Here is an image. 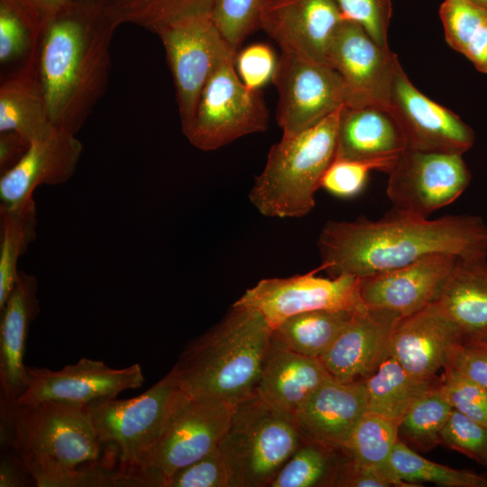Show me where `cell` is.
Returning a JSON list of instances; mask_svg holds the SVG:
<instances>
[{"instance_id":"36","label":"cell","mask_w":487,"mask_h":487,"mask_svg":"<svg viewBox=\"0 0 487 487\" xmlns=\"http://www.w3.org/2000/svg\"><path fill=\"white\" fill-rule=\"evenodd\" d=\"M453 408L439 387H433L406 413L399 424V435L421 451L441 443V432Z\"/></svg>"},{"instance_id":"29","label":"cell","mask_w":487,"mask_h":487,"mask_svg":"<svg viewBox=\"0 0 487 487\" xmlns=\"http://www.w3.org/2000/svg\"><path fill=\"white\" fill-rule=\"evenodd\" d=\"M357 312L319 309L294 315L271 330V341L295 353L320 358Z\"/></svg>"},{"instance_id":"12","label":"cell","mask_w":487,"mask_h":487,"mask_svg":"<svg viewBox=\"0 0 487 487\" xmlns=\"http://www.w3.org/2000/svg\"><path fill=\"white\" fill-rule=\"evenodd\" d=\"M320 271H324L322 265L305 274L262 280L234 304L258 311L271 330L287 318L303 312L359 311L365 308L359 295L357 277L322 278L317 275Z\"/></svg>"},{"instance_id":"41","label":"cell","mask_w":487,"mask_h":487,"mask_svg":"<svg viewBox=\"0 0 487 487\" xmlns=\"http://www.w3.org/2000/svg\"><path fill=\"white\" fill-rule=\"evenodd\" d=\"M439 389L452 408L487 426V389L451 367L444 369Z\"/></svg>"},{"instance_id":"39","label":"cell","mask_w":487,"mask_h":487,"mask_svg":"<svg viewBox=\"0 0 487 487\" xmlns=\"http://www.w3.org/2000/svg\"><path fill=\"white\" fill-rule=\"evenodd\" d=\"M400 155L374 160L335 158L322 178L320 188L337 197H354L362 191L371 171L388 173Z\"/></svg>"},{"instance_id":"27","label":"cell","mask_w":487,"mask_h":487,"mask_svg":"<svg viewBox=\"0 0 487 487\" xmlns=\"http://www.w3.org/2000/svg\"><path fill=\"white\" fill-rule=\"evenodd\" d=\"M487 257L457 258L436 301L465 341L487 335Z\"/></svg>"},{"instance_id":"6","label":"cell","mask_w":487,"mask_h":487,"mask_svg":"<svg viewBox=\"0 0 487 487\" xmlns=\"http://www.w3.org/2000/svg\"><path fill=\"white\" fill-rule=\"evenodd\" d=\"M304 441L295 416L258 393L234 404L219 444L232 487H269Z\"/></svg>"},{"instance_id":"35","label":"cell","mask_w":487,"mask_h":487,"mask_svg":"<svg viewBox=\"0 0 487 487\" xmlns=\"http://www.w3.org/2000/svg\"><path fill=\"white\" fill-rule=\"evenodd\" d=\"M391 462L397 476L406 482H432L445 487H487L486 476L430 461L400 438L394 446Z\"/></svg>"},{"instance_id":"14","label":"cell","mask_w":487,"mask_h":487,"mask_svg":"<svg viewBox=\"0 0 487 487\" xmlns=\"http://www.w3.org/2000/svg\"><path fill=\"white\" fill-rule=\"evenodd\" d=\"M327 62L343 79L345 106L388 108L400 63L395 52L377 44L360 24L348 19L339 23L329 44Z\"/></svg>"},{"instance_id":"11","label":"cell","mask_w":487,"mask_h":487,"mask_svg":"<svg viewBox=\"0 0 487 487\" xmlns=\"http://www.w3.org/2000/svg\"><path fill=\"white\" fill-rule=\"evenodd\" d=\"M387 174L392 208L424 217L453 203L471 180L462 154L410 150L399 156Z\"/></svg>"},{"instance_id":"43","label":"cell","mask_w":487,"mask_h":487,"mask_svg":"<svg viewBox=\"0 0 487 487\" xmlns=\"http://www.w3.org/2000/svg\"><path fill=\"white\" fill-rule=\"evenodd\" d=\"M167 487H232L230 472L220 446L177 471L169 479Z\"/></svg>"},{"instance_id":"9","label":"cell","mask_w":487,"mask_h":487,"mask_svg":"<svg viewBox=\"0 0 487 487\" xmlns=\"http://www.w3.org/2000/svg\"><path fill=\"white\" fill-rule=\"evenodd\" d=\"M180 391L170 370L137 397L102 398L87 404L98 441L115 447L121 469L135 474L142 457L161 433Z\"/></svg>"},{"instance_id":"49","label":"cell","mask_w":487,"mask_h":487,"mask_svg":"<svg viewBox=\"0 0 487 487\" xmlns=\"http://www.w3.org/2000/svg\"><path fill=\"white\" fill-rule=\"evenodd\" d=\"M25 475L29 474L13 450L11 455H2L0 465L1 487L24 486L26 485L27 477Z\"/></svg>"},{"instance_id":"50","label":"cell","mask_w":487,"mask_h":487,"mask_svg":"<svg viewBox=\"0 0 487 487\" xmlns=\"http://www.w3.org/2000/svg\"><path fill=\"white\" fill-rule=\"evenodd\" d=\"M475 5L487 8V0H469Z\"/></svg>"},{"instance_id":"23","label":"cell","mask_w":487,"mask_h":487,"mask_svg":"<svg viewBox=\"0 0 487 487\" xmlns=\"http://www.w3.org/2000/svg\"><path fill=\"white\" fill-rule=\"evenodd\" d=\"M366 411L364 382H340L331 378L294 416L305 440L345 448L352 430Z\"/></svg>"},{"instance_id":"15","label":"cell","mask_w":487,"mask_h":487,"mask_svg":"<svg viewBox=\"0 0 487 487\" xmlns=\"http://www.w3.org/2000/svg\"><path fill=\"white\" fill-rule=\"evenodd\" d=\"M388 110L398 124L407 150L462 154L474 143L473 129L450 109L421 93L400 64Z\"/></svg>"},{"instance_id":"33","label":"cell","mask_w":487,"mask_h":487,"mask_svg":"<svg viewBox=\"0 0 487 487\" xmlns=\"http://www.w3.org/2000/svg\"><path fill=\"white\" fill-rule=\"evenodd\" d=\"M36 226L33 197L16 207H0V309L14 287L18 261L34 240Z\"/></svg>"},{"instance_id":"8","label":"cell","mask_w":487,"mask_h":487,"mask_svg":"<svg viewBox=\"0 0 487 487\" xmlns=\"http://www.w3.org/2000/svg\"><path fill=\"white\" fill-rule=\"evenodd\" d=\"M236 54L228 50L218 59L191 123L182 130L188 142L201 151H214L267 129L269 112L262 94L240 78L235 70Z\"/></svg>"},{"instance_id":"30","label":"cell","mask_w":487,"mask_h":487,"mask_svg":"<svg viewBox=\"0 0 487 487\" xmlns=\"http://www.w3.org/2000/svg\"><path fill=\"white\" fill-rule=\"evenodd\" d=\"M398 440V423L366 411L352 430L345 448L353 461L381 471L393 482L395 487L422 486L406 482L395 473L391 459Z\"/></svg>"},{"instance_id":"17","label":"cell","mask_w":487,"mask_h":487,"mask_svg":"<svg viewBox=\"0 0 487 487\" xmlns=\"http://www.w3.org/2000/svg\"><path fill=\"white\" fill-rule=\"evenodd\" d=\"M344 19L335 0H263L260 28L281 52L329 65V44Z\"/></svg>"},{"instance_id":"4","label":"cell","mask_w":487,"mask_h":487,"mask_svg":"<svg viewBox=\"0 0 487 487\" xmlns=\"http://www.w3.org/2000/svg\"><path fill=\"white\" fill-rule=\"evenodd\" d=\"M271 339V328L258 311L234 303L184 347L171 371L189 396L234 406L257 393Z\"/></svg>"},{"instance_id":"26","label":"cell","mask_w":487,"mask_h":487,"mask_svg":"<svg viewBox=\"0 0 487 487\" xmlns=\"http://www.w3.org/2000/svg\"><path fill=\"white\" fill-rule=\"evenodd\" d=\"M406 150L403 134L388 108L375 105L342 107L335 158L382 159L398 156Z\"/></svg>"},{"instance_id":"40","label":"cell","mask_w":487,"mask_h":487,"mask_svg":"<svg viewBox=\"0 0 487 487\" xmlns=\"http://www.w3.org/2000/svg\"><path fill=\"white\" fill-rule=\"evenodd\" d=\"M441 443L487 467V426L453 409Z\"/></svg>"},{"instance_id":"38","label":"cell","mask_w":487,"mask_h":487,"mask_svg":"<svg viewBox=\"0 0 487 487\" xmlns=\"http://www.w3.org/2000/svg\"><path fill=\"white\" fill-rule=\"evenodd\" d=\"M263 0H216L211 17L221 36L238 52L244 41L260 28Z\"/></svg>"},{"instance_id":"46","label":"cell","mask_w":487,"mask_h":487,"mask_svg":"<svg viewBox=\"0 0 487 487\" xmlns=\"http://www.w3.org/2000/svg\"><path fill=\"white\" fill-rule=\"evenodd\" d=\"M335 487H392L393 482L381 471L359 464L349 457L340 468Z\"/></svg>"},{"instance_id":"7","label":"cell","mask_w":487,"mask_h":487,"mask_svg":"<svg viewBox=\"0 0 487 487\" xmlns=\"http://www.w3.org/2000/svg\"><path fill=\"white\" fill-rule=\"evenodd\" d=\"M232 409L233 405L194 398L181 390L161 433L134 470L143 486L167 487L177 471L217 447Z\"/></svg>"},{"instance_id":"52","label":"cell","mask_w":487,"mask_h":487,"mask_svg":"<svg viewBox=\"0 0 487 487\" xmlns=\"http://www.w3.org/2000/svg\"><path fill=\"white\" fill-rule=\"evenodd\" d=\"M481 340L487 344V335L485 337H483L482 339H481Z\"/></svg>"},{"instance_id":"37","label":"cell","mask_w":487,"mask_h":487,"mask_svg":"<svg viewBox=\"0 0 487 487\" xmlns=\"http://www.w3.org/2000/svg\"><path fill=\"white\" fill-rule=\"evenodd\" d=\"M41 34L12 0H0V63L5 65L29 55Z\"/></svg>"},{"instance_id":"2","label":"cell","mask_w":487,"mask_h":487,"mask_svg":"<svg viewBox=\"0 0 487 487\" xmlns=\"http://www.w3.org/2000/svg\"><path fill=\"white\" fill-rule=\"evenodd\" d=\"M118 26L105 5L78 0L47 23L38 71L55 128L77 134L105 94Z\"/></svg>"},{"instance_id":"45","label":"cell","mask_w":487,"mask_h":487,"mask_svg":"<svg viewBox=\"0 0 487 487\" xmlns=\"http://www.w3.org/2000/svg\"><path fill=\"white\" fill-rule=\"evenodd\" d=\"M446 367L487 389V344L482 340L462 342L454 350Z\"/></svg>"},{"instance_id":"10","label":"cell","mask_w":487,"mask_h":487,"mask_svg":"<svg viewBox=\"0 0 487 487\" xmlns=\"http://www.w3.org/2000/svg\"><path fill=\"white\" fill-rule=\"evenodd\" d=\"M154 33L165 50L184 130L194 117L203 87L218 59L232 49L221 36L211 14L175 21Z\"/></svg>"},{"instance_id":"31","label":"cell","mask_w":487,"mask_h":487,"mask_svg":"<svg viewBox=\"0 0 487 487\" xmlns=\"http://www.w3.org/2000/svg\"><path fill=\"white\" fill-rule=\"evenodd\" d=\"M439 16L447 44L487 74V8L469 0H444Z\"/></svg>"},{"instance_id":"44","label":"cell","mask_w":487,"mask_h":487,"mask_svg":"<svg viewBox=\"0 0 487 487\" xmlns=\"http://www.w3.org/2000/svg\"><path fill=\"white\" fill-rule=\"evenodd\" d=\"M277 60L266 44L256 43L246 47L235 57V68L244 84L259 89L272 78Z\"/></svg>"},{"instance_id":"25","label":"cell","mask_w":487,"mask_h":487,"mask_svg":"<svg viewBox=\"0 0 487 487\" xmlns=\"http://www.w3.org/2000/svg\"><path fill=\"white\" fill-rule=\"evenodd\" d=\"M331 378L319 358L295 353L271 339L257 393L276 408L295 415Z\"/></svg>"},{"instance_id":"20","label":"cell","mask_w":487,"mask_h":487,"mask_svg":"<svg viewBox=\"0 0 487 487\" xmlns=\"http://www.w3.org/2000/svg\"><path fill=\"white\" fill-rule=\"evenodd\" d=\"M400 316L368 308L358 311L319 358L340 382H363L391 355L394 329Z\"/></svg>"},{"instance_id":"47","label":"cell","mask_w":487,"mask_h":487,"mask_svg":"<svg viewBox=\"0 0 487 487\" xmlns=\"http://www.w3.org/2000/svg\"><path fill=\"white\" fill-rule=\"evenodd\" d=\"M41 34L47 23L76 0H12Z\"/></svg>"},{"instance_id":"22","label":"cell","mask_w":487,"mask_h":487,"mask_svg":"<svg viewBox=\"0 0 487 487\" xmlns=\"http://www.w3.org/2000/svg\"><path fill=\"white\" fill-rule=\"evenodd\" d=\"M83 146L76 134L53 128L32 142L21 160L1 174L0 207L23 204L41 185H60L75 173Z\"/></svg>"},{"instance_id":"21","label":"cell","mask_w":487,"mask_h":487,"mask_svg":"<svg viewBox=\"0 0 487 487\" xmlns=\"http://www.w3.org/2000/svg\"><path fill=\"white\" fill-rule=\"evenodd\" d=\"M465 341L461 330L433 301L400 317L391 344V356L414 376L431 381L445 369L454 350Z\"/></svg>"},{"instance_id":"32","label":"cell","mask_w":487,"mask_h":487,"mask_svg":"<svg viewBox=\"0 0 487 487\" xmlns=\"http://www.w3.org/2000/svg\"><path fill=\"white\" fill-rule=\"evenodd\" d=\"M349 457L345 448L305 440L269 487L334 486L340 468Z\"/></svg>"},{"instance_id":"13","label":"cell","mask_w":487,"mask_h":487,"mask_svg":"<svg viewBox=\"0 0 487 487\" xmlns=\"http://www.w3.org/2000/svg\"><path fill=\"white\" fill-rule=\"evenodd\" d=\"M271 80L279 96L276 120L282 136L309 128L345 105L343 79L327 64L281 52Z\"/></svg>"},{"instance_id":"19","label":"cell","mask_w":487,"mask_h":487,"mask_svg":"<svg viewBox=\"0 0 487 487\" xmlns=\"http://www.w3.org/2000/svg\"><path fill=\"white\" fill-rule=\"evenodd\" d=\"M458 257L433 253L409 264L358 278L359 295L368 308L409 316L433 302Z\"/></svg>"},{"instance_id":"1","label":"cell","mask_w":487,"mask_h":487,"mask_svg":"<svg viewBox=\"0 0 487 487\" xmlns=\"http://www.w3.org/2000/svg\"><path fill=\"white\" fill-rule=\"evenodd\" d=\"M317 247L330 277L357 278L409 264L433 253L458 258L487 257V225L476 216L436 219L391 209L382 218L328 221Z\"/></svg>"},{"instance_id":"42","label":"cell","mask_w":487,"mask_h":487,"mask_svg":"<svg viewBox=\"0 0 487 487\" xmlns=\"http://www.w3.org/2000/svg\"><path fill=\"white\" fill-rule=\"evenodd\" d=\"M345 19L360 24L381 47L389 49L391 0H335Z\"/></svg>"},{"instance_id":"51","label":"cell","mask_w":487,"mask_h":487,"mask_svg":"<svg viewBox=\"0 0 487 487\" xmlns=\"http://www.w3.org/2000/svg\"><path fill=\"white\" fill-rule=\"evenodd\" d=\"M78 1H84V2H89V3H96V4H101L106 5L107 0H78Z\"/></svg>"},{"instance_id":"34","label":"cell","mask_w":487,"mask_h":487,"mask_svg":"<svg viewBox=\"0 0 487 487\" xmlns=\"http://www.w3.org/2000/svg\"><path fill=\"white\" fill-rule=\"evenodd\" d=\"M216 0H107L106 6L119 25L131 23L155 32L175 21L211 14Z\"/></svg>"},{"instance_id":"24","label":"cell","mask_w":487,"mask_h":487,"mask_svg":"<svg viewBox=\"0 0 487 487\" xmlns=\"http://www.w3.org/2000/svg\"><path fill=\"white\" fill-rule=\"evenodd\" d=\"M38 46L0 84V133H15L29 143L54 128L38 71Z\"/></svg>"},{"instance_id":"5","label":"cell","mask_w":487,"mask_h":487,"mask_svg":"<svg viewBox=\"0 0 487 487\" xmlns=\"http://www.w3.org/2000/svg\"><path fill=\"white\" fill-rule=\"evenodd\" d=\"M343 106L309 128L282 136L271 147L265 167L249 194L262 215L300 217L314 208L315 193L335 158Z\"/></svg>"},{"instance_id":"48","label":"cell","mask_w":487,"mask_h":487,"mask_svg":"<svg viewBox=\"0 0 487 487\" xmlns=\"http://www.w3.org/2000/svg\"><path fill=\"white\" fill-rule=\"evenodd\" d=\"M30 143L13 132L0 133V170L5 173L24 155Z\"/></svg>"},{"instance_id":"28","label":"cell","mask_w":487,"mask_h":487,"mask_svg":"<svg viewBox=\"0 0 487 487\" xmlns=\"http://www.w3.org/2000/svg\"><path fill=\"white\" fill-rule=\"evenodd\" d=\"M367 411L400 424L410 408L434 386L408 372L389 356L364 381Z\"/></svg>"},{"instance_id":"18","label":"cell","mask_w":487,"mask_h":487,"mask_svg":"<svg viewBox=\"0 0 487 487\" xmlns=\"http://www.w3.org/2000/svg\"><path fill=\"white\" fill-rule=\"evenodd\" d=\"M38 281L34 275L19 271L5 304L0 309V421L5 430L18 398L29 384L24 365L30 325L40 312Z\"/></svg>"},{"instance_id":"16","label":"cell","mask_w":487,"mask_h":487,"mask_svg":"<svg viewBox=\"0 0 487 487\" xmlns=\"http://www.w3.org/2000/svg\"><path fill=\"white\" fill-rule=\"evenodd\" d=\"M29 384L18 398L16 406L44 400L80 404L140 388L144 382L139 363L115 369L103 361L81 358L58 371L27 367Z\"/></svg>"},{"instance_id":"3","label":"cell","mask_w":487,"mask_h":487,"mask_svg":"<svg viewBox=\"0 0 487 487\" xmlns=\"http://www.w3.org/2000/svg\"><path fill=\"white\" fill-rule=\"evenodd\" d=\"M1 446L14 452L38 487L99 485V470L80 467L95 462L102 446L87 404L44 400L18 405L1 432Z\"/></svg>"}]
</instances>
